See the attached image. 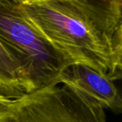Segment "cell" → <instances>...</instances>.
Instances as JSON below:
<instances>
[{
	"label": "cell",
	"instance_id": "obj_1",
	"mask_svg": "<svg viewBox=\"0 0 122 122\" xmlns=\"http://www.w3.org/2000/svg\"><path fill=\"white\" fill-rule=\"evenodd\" d=\"M27 20L75 64L101 75L116 71L112 42L66 0H18Z\"/></svg>",
	"mask_w": 122,
	"mask_h": 122
},
{
	"label": "cell",
	"instance_id": "obj_2",
	"mask_svg": "<svg viewBox=\"0 0 122 122\" xmlns=\"http://www.w3.org/2000/svg\"><path fill=\"white\" fill-rule=\"evenodd\" d=\"M0 42L32 92L59 85L63 71L75 64L27 21L18 0H0Z\"/></svg>",
	"mask_w": 122,
	"mask_h": 122
},
{
	"label": "cell",
	"instance_id": "obj_3",
	"mask_svg": "<svg viewBox=\"0 0 122 122\" xmlns=\"http://www.w3.org/2000/svg\"><path fill=\"white\" fill-rule=\"evenodd\" d=\"M0 122H106V116L97 102L56 85L13 100Z\"/></svg>",
	"mask_w": 122,
	"mask_h": 122
},
{
	"label": "cell",
	"instance_id": "obj_4",
	"mask_svg": "<svg viewBox=\"0 0 122 122\" xmlns=\"http://www.w3.org/2000/svg\"><path fill=\"white\" fill-rule=\"evenodd\" d=\"M60 84L90 98L104 109L116 113L121 111V103L114 83L107 76L101 75L89 66L71 65L61 74Z\"/></svg>",
	"mask_w": 122,
	"mask_h": 122
},
{
	"label": "cell",
	"instance_id": "obj_5",
	"mask_svg": "<svg viewBox=\"0 0 122 122\" xmlns=\"http://www.w3.org/2000/svg\"><path fill=\"white\" fill-rule=\"evenodd\" d=\"M112 42L122 21V0H66Z\"/></svg>",
	"mask_w": 122,
	"mask_h": 122
},
{
	"label": "cell",
	"instance_id": "obj_6",
	"mask_svg": "<svg viewBox=\"0 0 122 122\" xmlns=\"http://www.w3.org/2000/svg\"><path fill=\"white\" fill-rule=\"evenodd\" d=\"M32 92L27 78L0 42V95L15 100Z\"/></svg>",
	"mask_w": 122,
	"mask_h": 122
},
{
	"label": "cell",
	"instance_id": "obj_7",
	"mask_svg": "<svg viewBox=\"0 0 122 122\" xmlns=\"http://www.w3.org/2000/svg\"><path fill=\"white\" fill-rule=\"evenodd\" d=\"M116 69H122V23L112 37Z\"/></svg>",
	"mask_w": 122,
	"mask_h": 122
},
{
	"label": "cell",
	"instance_id": "obj_8",
	"mask_svg": "<svg viewBox=\"0 0 122 122\" xmlns=\"http://www.w3.org/2000/svg\"><path fill=\"white\" fill-rule=\"evenodd\" d=\"M108 77L111 79V81L114 83L115 86H116L120 103H121L120 113H122V69H116V71Z\"/></svg>",
	"mask_w": 122,
	"mask_h": 122
},
{
	"label": "cell",
	"instance_id": "obj_9",
	"mask_svg": "<svg viewBox=\"0 0 122 122\" xmlns=\"http://www.w3.org/2000/svg\"><path fill=\"white\" fill-rule=\"evenodd\" d=\"M13 102V100L8 99V98L3 97L0 95V114L4 112Z\"/></svg>",
	"mask_w": 122,
	"mask_h": 122
},
{
	"label": "cell",
	"instance_id": "obj_10",
	"mask_svg": "<svg viewBox=\"0 0 122 122\" xmlns=\"http://www.w3.org/2000/svg\"><path fill=\"white\" fill-rule=\"evenodd\" d=\"M121 23H122V21H121Z\"/></svg>",
	"mask_w": 122,
	"mask_h": 122
}]
</instances>
